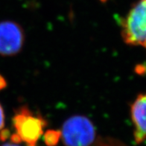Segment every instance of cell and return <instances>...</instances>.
I'll list each match as a JSON object with an SVG mask.
<instances>
[{
    "label": "cell",
    "mask_w": 146,
    "mask_h": 146,
    "mask_svg": "<svg viewBox=\"0 0 146 146\" xmlns=\"http://www.w3.org/2000/svg\"><path fill=\"white\" fill-rule=\"evenodd\" d=\"M121 36L127 45L146 48V0H138L120 22Z\"/></svg>",
    "instance_id": "obj_2"
},
{
    "label": "cell",
    "mask_w": 146,
    "mask_h": 146,
    "mask_svg": "<svg viewBox=\"0 0 146 146\" xmlns=\"http://www.w3.org/2000/svg\"><path fill=\"white\" fill-rule=\"evenodd\" d=\"M25 32L19 23L11 20L0 22V55L19 54L25 43Z\"/></svg>",
    "instance_id": "obj_4"
},
{
    "label": "cell",
    "mask_w": 146,
    "mask_h": 146,
    "mask_svg": "<svg viewBox=\"0 0 146 146\" xmlns=\"http://www.w3.org/2000/svg\"><path fill=\"white\" fill-rule=\"evenodd\" d=\"M60 132L65 146H90L96 140V127L85 115H75L68 118Z\"/></svg>",
    "instance_id": "obj_3"
},
{
    "label": "cell",
    "mask_w": 146,
    "mask_h": 146,
    "mask_svg": "<svg viewBox=\"0 0 146 146\" xmlns=\"http://www.w3.org/2000/svg\"><path fill=\"white\" fill-rule=\"evenodd\" d=\"M11 134L8 130H5V129H2V131H0V140L4 142L7 139V138H9Z\"/></svg>",
    "instance_id": "obj_8"
},
{
    "label": "cell",
    "mask_w": 146,
    "mask_h": 146,
    "mask_svg": "<svg viewBox=\"0 0 146 146\" xmlns=\"http://www.w3.org/2000/svg\"><path fill=\"white\" fill-rule=\"evenodd\" d=\"M5 115L2 104H0V131H2L5 127Z\"/></svg>",
    "instance_id": "obj_7"
},
{
    "label": "cell",
    "mask_w": 146,
    "mask_h": 146,
    "mask_svg": "<svg viewBox=\"0 0 146 146\" xmlns=\"http://www.w3.org/2000/svg\"><path fill=\"white\" fill-rule=\"evenodd\" d=\"M0 146H20L19 144H16V143H13V142H6V143H4L2 144V145Z\"/></svg>",
    "instance_id": "obj_10"
},
{
    "label": "cell",
    "mask_w": 146,
    "mask_h": 146,
    "mask_svg": "<svg viewBox=\"0 0 146 146\" xmlns=\"http://www.w3.org/2000/svg\"><path fill=\"white\" fill-rule=\"evenodd\" d=\"M131 117L133 125V138L137 144L146 139V92L137 96L131 104Z\"/></svg>",
    "instance_id": "obj_5"
},
{
    "label": "cell",
    "mask_w": 146,
    "mask_h": 146,
    "mask_svg": "<svg viewBox=\"0 0 146 146\" xmlns=\"http://www.w3.org/2000/svg\"><path fill=\"white\" fill-rule=\"evenodd\" d=\"M7 87V81L2 75H0V91L4 90Z\"/></svg>",
    "instance_id": "obj_9"
},
{
    "label": "cell",
    "mask_w": 146,
    "mask_h": 146,
    "mask_svg": "<svg viewBox=\"0 0 146 146\" xmlns=\"http://www.w3.org/2000/svg\"><path fill=\"white\" fill-rule=\"evenodd\" d=\"M43 141L47 146H56L61 139V132L57 130H47L44 131Z\"/></svg>",
    "instance_id": "obj_6"
},
{
    "label": "cell",
    "mask_w": 146,
    "mask_h": 146,
    "mask_svg": "<svg viewBox=\"0 0 146 146\" xmlns=\"http://www.w3.org/2000/svg\"><path fill=\"white\" fill-rule=\"evenodd\" d=\"M12 124L15 130L14 133L19 143L23 142L26 146H36L48 123L41 114L35 113L28 106H21L14 112Z\"/></svg>",
    "instance_id": "obj_1"
}]
</instances>
